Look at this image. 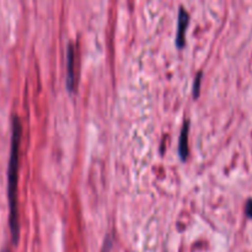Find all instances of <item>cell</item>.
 I'll use <instances>...</instances> for the list:
<instances>
[{
    "label": "cell",
    "instance_id": "cell-6",
    "mask_svg": "<svg viewBox=\"0 0 252 252\" xmlns=\"http://www.w3.org/2000/svg\"><path fill=\"white\" fill-rule=\"evenodd\" d=\"M245 212H246V216H248L249 218H252V199H249L248 203H246Z\"/></svg>",
    "mask_w": 252,
    "mask_h": 252
},
{
    "label": "cell",
    "instance_id": "cell-5",
    "mask_svg": "<svg viewBox=\"0 0 252 252\" xmlns=\"http://www.w3.org/2000/svg\"><path fill=\"white\" fill-rule=\"evenodd\" d=\"M199 83H201V73L197 74L196 76V80H194V84H193V93H194V96L198 95V90H199Z\"/></svg>",
    "mask_w": 252,
    "mask_h": 252
},
{
    "label": "cell",
    "instance_id": "cell-3",
    "mask_svg": "<svg viewBox=\"0 0 252 252\" xmlns=\"http://www.w3.org/2000/svg\"><path fill=\"white\" fill-rule=\"evenodd\" d=\"M189 25V14L184 7L180 9L179 12V27H177V34H176V42L177 46L182 47L185 44V36H186V29Z\"/></svg>",
    "mask_w": 252,
    "mask_h": 252
},
{
    "label": "cell",
    "instance_id": "cell-7",
    "mask_svg": "<svg viewBox=\"0 0 252 252\" xmlns=\"http://www.w3.org/2000/svg\"><path fill=\"white\" fill-rule=\"evenodd\" d=\"M2 252H9V251H7V250H4Z\"/></svg>",
    "mask_w": 252,
    "mask_h": 252
},
{
    "label": "cell",
    "instance_id": "cell-4",
    "mask_svg": "<svg viewBox=\"0 0 252 252\" xmlns=\"http://www.w3.org/2000/svg\"><path fill=\"white\" fill-rule=\"evenodd\" d=\"M179 147H180L179 148L180 155L185 159V158L187 157V154H189V121H186L184 127H182Z\"/></svg>",
    "mask_w": 252,
    "mask_h": 252
},
{
    "label": "cell",
    "instance_id": "cell-1",
    "mask_svg": "<svg viewBox=\"0 0 252 252\" xmlns=\"http://www.w3.org/2000/svg\"><path fill=\"white\" fill-rule=\"evenodd\" d=\"M22 135V125L19 116L11 120V145H10L9 167H7V198H9V223L12 243L19 240V211H17V181H19V153Z\"/></svg>",
    "mask_w": 252,
    "mask_h": 252
},
{
    "label": "cell",
    "instance_id": "cell-2",
    "mask_svg": "<svg viewBox=\"0 0 252 252\" xmlns=\"http://www.w3.org/2000/svg\"><path fill=\"white\" fill-rule=\"evenodd\" d=\"M75 52H74L73 44H69L68 51H66V85L69 90H74L75 86Z\"/></svg>",
    "mask_w": 252,
    "mask_h": 252
}]
</instances>
